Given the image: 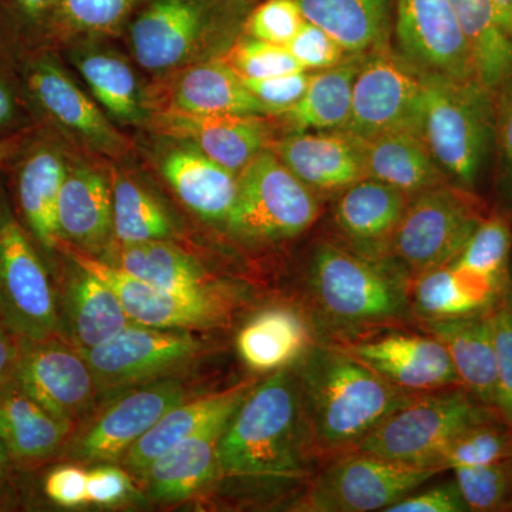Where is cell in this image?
Segmentation results:
<instances>
[{
	"instance_id": "44",
	"label": "cell",
	"mask_w": 512,
	"mask_h": 512,
	"mask_svg": "<svg viewBox=\"0 0 512 512\" xmlns=\"http://www.w3.org/2000/svg\"><path fill=\"white\" fill-rule=\"evenodd\" d=\"M495 348V412L512 427V302L508 292L490 309Z\"/></svg>"
},
{
	"instance_id": "54",
	"label": "cell",
	"mask_w": 512,
	"mask_h": 512,
	"mask_svg": "<svg viewBox=\"0 0 512 512\" xmlns=\"http://www.w3.org/2000/svg\"><path fill=\"white\" fill-rule=\"evenodd\" d=\"M491 5L505 32L512 37V0H491Z\"/></svg>"
},
{
	"instance_id": "4",
	"label": "cell",
	"mask_w": 512,
	"mask_h": 512,
	"mask_svg": "<svg viewBox=\"0 0 512 512\" xmlns=\"http://www.w3.org/2000/svg\"><path fill=\"white\" fill-rule=\"evenodd\" d=\"M420 128L441 170L471 187L494 136L491 94L477 80L423 73Z\"/></svg>"
},
{
	"instance_id": "40",
	"label": "cell",
	"mask_w": 512,
	"mask_h": 512,
	"mask_svg": "<svg viewBox=\"0 0 512 512\" xmlns=\"http://www.w3.org/2000/svg\"><path fill=\"white\" fill-rule=\"evenodd\" d=\"M512 458V427L500 417L484 421L457 437L439 461L441 471L481 466Z\"/></svg>"
},
{
	"instance_id": "23",
	"label": "cell",
	"mask_w": 512,
	"mask_h": 512,
	"mask_svg": "<svg viewBox=\"0 0 512 512\" xmlns=\"http://www.w3.org/2000/svg\"><path fill=\"white\" fill-rule=\"evenodd\" d=\"M59 239L83 251L100 252L113 239V192L90 168L67 170L57 201Z\"/></svg>"
},
{
	"instance_id": "56",
	"label": "cell",
	"mask_w": 512,
	"mask_h": 512,
	"mask_svg": "<svg viewBox=\"0 0 512 512\" xmlns=\"http://www.w3.org/2000/svg\"><path fill=\"white\" fill-rule=\"evenodd\" d=\"M13 109H15V106H13L12 94L0 83V124L10 120Z\"/></svg>"
},
{
	"instance_id": "15",
	"label": "cell",
	"mask_w": 512,
	"mask_h": 512,
	"mask_svg": "<svg viewBox=\"0 0 512 512\" xmlns=\"http://www.w3.org/2000/svg\"><path fill=\"white\" fill-rule=\"evenodd\" d=\"M396 35L404 59L420 73L476 80L453 0H399Z\"/></svg>"
},
{
	"instance_id": "39",
	"label": "cell",
	"mask_w": 512,
	"mask_h": 512,
	"mask_svg": "<svg viewBox=\"0 0 512 512\" xmlns=\"http://www.w3.org/2000/svg\"><path fill=\"white\" fill-rule=\"evenodd\" d=\"M409 299L421 320L458 318L483 313L464 291L451 265L417 275Z\"/></svg>"
},
{
	"instance_id": "21",
	"label": "cell",
	"mask_w": 512,
	"mask_h": 512,
	"mask_svg": "<svg viewBox=\"0 0 512 512\" xmlns=\"http://www.w3.org/2000/svg\"><path fill=\"white\" fill-rule=\"evenodd\" d=\"M409 195L392 185L363 178L343 190L335 208V221L356 252L379 259L392 244Z\"/></svg>"
},
{
	"instance_id": "10",
	"label": "cell",
	"mask_w": 512,
	"mask_h": 512,
	"mask_svg": "<svg viewBox=\"0 0 512 512\" xmlns=\"http://www.w3.org/2000/svg\"><path fill=\"white\" fill-rule=\"evenodd\" d=\"M0 323L16 338L42 340L62 335L45 266L9 212L0 217Z\"/></svg>"
},
{
	"instance_id": "50",
	"label": "cell",
	"mask_w": 512,
	"mask_h": 512,
	"mask_svg": "<svg viewBox=\"0 0 512 512\" xmlns=\"http://www.w3.org/2000/svg\"><path fill=\"white\" fill-rule=\"evenodd\" d=\"M456 481L427 488L421 493L406 495L402 500L387 508L386 512H466Z\"/></svg>"
},
{
	"instance_id": "34",
	"label": "cell",
	"mask_w": 512,
	"mask_h": 512,
	"mask_svg": "<svg viewBox=\"0 0 512 512\" xmlns=\"http://www.w3.org/2000/svg\"><path fill=\"white\" fill-rule=\"evenodd\" d=\"M303 18L328 32L346 53L359 55L382 45L389 0H296Z\"/></svg>"
},
{
	"instance_id": "33",
	"label": "cell",
	"mask_w": 512,
	"mask_h": 512,
	"mask_svg": "<svg viewBox=\"0 0 512 512\" xmlns=\"http://www.w3.org/2000/svg\"><path fill=\"white\" fill-rule=\"evenodd\" d=\"M170 106L192 113L268 114L244 80L221 60L185 70L175 80Z\"/></svg>"
},
{
	"instance_id": "42",
	"label": "cell",
	"mask_w": 512,
	"mask_h": 512,
	"mask_svg": "<svg viewBox=\"0 0 512 512\" xmlns=\"http://www.w3.org/2000/svg\"><path fill=\"white\" fill-rule=\"evenodd\" d=\"M512 458L481 466L454 468V481L468 511H494L511 498Z\"/></svg>"
},
{
	"instance_id": "7",
	"label": "cell",
	"mask_w": 512,
	"mask_h": 512,
	"mask_svg": "<svg viewBox=\"0 0 512 512\" xmlns=\"http://www.w3.org/2000/svg\"><path fill=\"white\" fill-rule=\"evenodd\" d=\"M441 473L360 451H348L313 480L301 510L313 512L386 511Z\"/></svg>"
},
{
	"instance_id": "55",
	"label": "cell",
	"mask_w": 512,
	"mask_h": 512,
	"mask_svg": "<svg viewBox=\"0 0 512 512\" xmlns=\"http://www.w3.org/2000/svg\"><path fill=\"white\" fill-rule=\"evenodd\" d=\"M22 143V134H16V136L2 138V140H0V165H3L5 161H8L10 157L15 156V154L18 153Z\"/></svg>"
},
{
	"instance_id": "43",
	"label": "cell",
	"mask_w": 512,
	"mask_h": 512,
	"mask_svg": "<svg viewBox=\"0 0 512 512\" xmlns=\"http://www.w3.org/2000/svg\"><path fill=\"white\" fill-rule=\"evenodd\" d=\"M224 62L244 80L269 79L282 74L305 72L288 47L254 37L242 40L232 47Z\"/></svg>"
},
{
	"instance_id": "37",
	"label": "cell",
	"mask_w": 512,
	"mask_h": 512,
	"mask_svg": "<svg viewBox=\"0 0 512 512\" xmlns=\"http://www.w3.org/2000/svg\"><path fill=\"white\" fill-rule=\"evenodd\" d=\"M113 238L117 244L167 239L173 224L164 208L140 185L126 177L114 181Z\"/></svg>"
},
{
	"instance_id": "52",
	"label": "cell",
	"mask_w": 512,
	"mask_h": 512,
	"mask_svg": "<svg viewBox=\"0 0 512 512\" xmlns=\"http://www.w3.org/2000/svg\"><path fill=\"white\" fill-rule=\"evenodd\" d=\"M500 113H498V140L503 153L505 168L512 177V80L500 92Z\"/></svg>"
},
{
	"instance_id": "49",
	"label": "cell",
	"mask_w": 512,
	"mask_h": 512,
	"mask_svg": "<svg viewBox=\"0 0 512 512\" xmlns=\"http://www.w3.org/2000/svg\"><path fill=\"white\" fill-rule=\"evenodd\" d=\"M87 473L82 467H57L47 474L45 494L52 503L64 508L82 507L89 504L87 498Z\"/></svg>"
},
{
	"instance_id": "60",
	"label": "cell",
	"mask_w": 512,
	"mask_h": 512,
	"mask_svg": "<svg viewBox=\"0 0 512 512\" xmlns=\"http://www.w3.org/2000/svg\"><path fill=\"white\" fill-rule=\"evenodd\" d=\"M511 471H512V467H511ZM511 498H512V485H511Z\"/></svg>"
},
{
	"instance_id": "18",
	"label": "cell",
	"mask_w": 512,
	"mask_h": 512,
	"mask_svg": "<svg viewBox=\"0 0 512 512\" xmlns=\"http://www.w3.org/2000/svg\"><path fill=\"white\" fill-rule=\"evenodd\" d=\"M272 151L312 190H345L366 178L362 144L345 130L299 131Z\"/></svg>"
},
{
	"instance_id": "29",
	"label": "cell",
	"mask_w": 512,
	"mask_h": 512,
	"mask_svg": "<svg viewBox=\"0 0 512 512\" xmlns=\"http://www.w3.org/2000/svg\"><path fill=\"white\" fill-rule=\"evenodd\" d=\"M165 180L181 201L208 221H227L238 191V174L198 148H180L163 161Z\"/></svg>"
},
{
	"instance_id": "25",
	"label": "cell",
	"mask_w": 512,
	"mask_h": 512,
	"mask_svg": "<svg viewBox=\"0 0 512 512\" xmlns=\"http://www.w3.org/2000/svg\"><path fill=\"white\" fill-rule=\"evenodd\" d=\"M29 84L43 109L63 127L107 153L126 150V138L56 64L36 63L30 72Z\"/></svg>"
},
{
	"instance_id": "13",
	"label": "cell",
	"mask_w": 512,
	"mask_h": 512,
	"mask_svg": "<svg viewBox=\"0 0 512 512\" xmlns=\"http://www.w3.org/2000/svg\"><path fill=\"white\" fill-rule=\"evenodd\" d=\"M421 97L423 73L397 57L373 53L356 74L345 131L359 140L396 130L421 136Z\"/></svg>"
},
{
	"instance_id": "58",
	"label": "cell",
	"mask_w": 512,
	"mask_h": 512,
	"mask_svg": "<svg viewBox=\"0 0 512 512\" xmlns=\"http://www.w3.org/2000/svg\"><path fill=\"white\" fill-rule=\"evenodd\" d=\"M12 463L13 461L12 458H10L8 448H6L2 439H0V481L8 474L10 464Z\"/></svg>"
},
{
	"instance_id": "22",
	"label": "cell",
	"mask_w": 512,
	"mask_h": 512,
	"mask_svg": "<svg viewBox=\"0 0 512 512\" xmlns=\"http://www.w3.org/2000/svg\"><path fill=\"white\" fill-rule=\"evenodd\" d=\"M76 426L36 402L13 377L0 386V439L13 463L33 466L66 447Z\"/></svg>"
},
{
	"instance_id": "48",
	"label": "cell",
	"mask_w": 512,
	"mask_h": 512,
	"mask_svg": "<svg viewBox=\"0 0 512 512\" xmlns=\"http://www.w3.org/2000/svg\"><path fill=\"white\" fill-rule=\"evenodd\" d=\"M133 0H60L63 15L80 29L113 28L130 9Z\"/></svg>"
},
{
	"instance_id": "51",
	"label": "cell",
	"mask_w": 512,
	"mask_h": 512,
	"mask_svg": "<svg viewBox=\"0 0 512 512\" xmlns=\"http://www.w3.org/2000/svg\"><path fill=\"white\" fill-rule=\"evenodd\" d=\"M133 491L126 470L113 466H99L87 473L89 504L113 507L127 500Z\"/></svg>"
},
{
	"instance_id": "19",
	"label": "cell",
	"mask_w": 512,
	"mask_h": 512,
	"mask_svg": "<svg viewBox=\"0 0 512 512\" xmlns=\"http://www.w3.org/2000/svg\"><path fill=\"white\" fill-rule=\"evenodd\" d=\"M255 384L242 382L221 393L191 397L168 410L121 458L127 473L143 477L153 461L175 444L211 424L231 420Z\"/></svg>"
},
{
	"instance_id": "59",
	"label": "cell",
	"mask_w": 512,
	"mask_h": 512,
	"mask_svg": "<svg viewBox=\"0 0 512 512\" xmlns=\"http://www.w3.org/2000/svg\"><path fill=\"white\" fill-rule=\"evenodd\" d=\"M510 289L511 293H508V295H510V299H511V302H512V282H511V288H508Z\"/></svg>"
},
{
	"instance_id": "6",
	"label": "cell",
	"mask_w": 512,
	"mask_h": 512,
	"mask_svg": "<svg viewBox=\"0 0 512 512\" xmlns=\"http://www.w3.org/2000/svg\"><path fill=\"white\" fill-rule=\"evenodd\" d=\"M319 214L315 192L272 150L258 154L238 173V191L227 218L235 237L272 242L298 237Z\"/></svg>"
},
{
	"instance_id": "53",
	"label": "cell",
	"mask_w": 512,
	"mask_h": 512,
	"mask_svg": "<svg viewBox=\"0 0 512 512\" xmlns=\"http://www.w3.org/2000/svg\"><path fill=\"white\" fill-rule=\"evenodd\" d=\"M18 357V338L0 323V386L8 382Z\"/></svg>"
},
{
	"instance_id": "32",
	"label": "cell",
	"mask_w": 512,
	"mask_h": 512,
	"mask_svg": "<svg viewBox=\"0 0 512 512\" xmlns=\"http://www.w3.org/2000/svg\"><path fill=\"white\" fill-rule=\"evenodd\" d=\"M476 80L488 93H500L512 80V37L505 32L491 0H453Z\"/></svg>"
},
{
	"instance_id": "28",
	"label": "cell",
	"mask_w": 512,
	"mask_h": 512,
	"mask_svg": "<svg viewBox=\"0 0 512 512\" xmlns=\"http://www.w3.org/2000/svg\"><path fill=\"white\" fill-rule=\"evenodd\" d=\"M360 144L366 178L392 185L407 195L439 187L443 181V170L419 133L387 131L360 140Z\"/></svg>"
},
{
	"instance_id": "12",
	"label": "cell",
	"mask_w": 512,
	"mask_h": 512,
	"mask_svg": "<svg viewBox=\"0 0 512 512\" xmlns=\"http://www.w3.org/2000/svg\"><path fill=\"white\" fill-rule=\"evenodd\" d=\"M12 377L37 403L74 426L92 410L100 394L80 350L59 336L42 340L18 338Z\"/></svg>"
},
{
	"instance_id": "20",
	"label": "cell",
	"mask_w": 512,
	"mask_h": 512,
	"mask_svg": "<svg viewBox=\"0 0 512 512\" xmlns=\"http://www.w3.org/2000/svg\"><path fill=\"white\" fill-rule=\"evenodd\" d=\"M204 30V10L194 0H157L131 26L137 62L148 70L173 69L191 55Z\"/></svg>"
},
{
	"instance_id": "1",
	"label": "cell",
	"mask_w": 512,
	"mask_h": 512,
	"mask_svg": "<svg viewBox=\"0 0 512 512\" xmlns=\"http://www.w3.org/2000/svg\"><path fill=\"white\" fill-rule=\"evenodd\" d=\"M306 440L312 457L348 453L417 394L407 393L339 348L313 349L298 365Z\"/></svg>"
},
{
	"instance_id": "30",
	"label": "cell",
	"mask_w": 512,
	"mask_h": 512,
	"mask_svg": "<svg viewBox=\"0 0 512 512\" xmlns=\"http://www.w3.org/2000/svg\"><path fill=\"white\" fill-rule=\"evenodd\" d=\"M103 261L157 288L185 295H212L210 276L192 256L165 241L110 245Z\"/></svg>"
},
{
	"instance_id": "47",
	"label": "cell",
	"mask_w": 512,
	"mask_h": 512,
	"mask_svg": "<svg viewBox=\"0 0 512 512\" xmlns=\"http://www.w3.org/2000/svg\"><path fill=\"white\" fill-rule=\"evenodd\" d=\"M311 73L298 72L269 77V79L244 80L249 92L265 107L268 114L285 113L295 106L306 89H308Z\"/></svg>"
},
{
	"instance_id": "9",
	"label": "cell",
	"mask_w": 512,
	"mask_h": 512,
	"mask_svg": "<svg viewBox=\"0 0 512 512\" xmlns=\"http://www.w3.org/2000/svg\"><path fill=\"white\" fill-rule=\"evenodd\" d=\"M483 221L464 192L434 187L407 205L390 251L400 264L420 275L456 261L474 229Z\"/></svg>"
},
{
	"instance_id": "17",
	"label": "cell",
	"mask_w": 512,
	"mask_h": 512,
	"mask_svg": "<svg viewBox=\"0 0 512 512\" xmlns=\"http://www.w3.org/2000/svg\"><path fill=\"white\" fill-rule=\"evenodd\" d=\"M339 349L407 393L461 386L446 348L431 335H389Z\"/></svg>"
},
{
	"instance_id": "46",
	"label": "cell",
	"mask_w": 512,
	"mask_h": 512,
	"mask_svg": "<svg viewBox=\"0 0 512 512\" xmlns=\"http://www.w3.org/2000/svg\"><path fill=\"white\" fill-rule=\"evenodd\" d=\"M286 47L305 70H326L338 66L346 53L328 32L308 20Z\"/></svg>"
},
{
	"instance_id": "24",
	"label": "cell",
	"mask_w": 512,
	"mask_h": 512,
	"mask_svg": "<svg viewBox=\"0 0 512 512\" xmlns=\"http://www.w3.org/2000/svg\"><path fill=\"white\" fill-rule=\"evenodd\" d=\"M423 322L429 335L446 348L461 387L494 409L497 373L490 311Z\"/></svg>"
},
{
	"instance_id": "2",
	"label": "cell",
	"mask_w": 512,
	"mask_h": 512,
	"mask_svg": "<svg viewBox=\"0 0 512 512\" xmlns=\"http://www.w3.org/2000/svg\"><path fill=\"white\" fill-rule=\"evenodd\" d=\"M298 366L255 384L218 443V474L252 480H298L308 473Z\"/></svg>"
},
{
	"instance_id": "57",
	"label": "cell",
	"mask_w": 512,
	"mask_h": 512,
	"mask_svg": "<svg viewBox=\"0 0 512 512\" xmlns=\"http://www.w3.org/2000/svg\"><path fill=\"white\" fill-rule=\"evenodd\" d=\"M20 8L23 12L28 13L29 16H37L45 12L53 0H18Z\"/></svg>"
},
{
	"instance_id": "41",
	"label": "cell",
	"mask_w": 512,
	"mask_h": 512,
	"mask_svg": "<svg viewBox=\"0 0 512 512\" xmlns=\"http://www.w3.org/2000/svg\"><path fill=\"white\" fill-rule=\"evenodd\" d=\"M511 251V229L501 217L483 220L474 229L454 264L466 266L507 282V265Z\"/></svg>"
},
{
	"instance_id": "36",
	"label": "cell",
	"mask_w": 512,
	"mask_h": 512,
	"mask_svg": "<svg viewBox=\"0 0 512 512\" xmlns=\"http://www.w3.org/2000/svg\"><path fill=\"white\" fill-rule=\"evenodd\" d=\"M67 168L56 151L40 148L26 158L19 173V201L23 215L43 247L57 248V201Z\"/></svg>"
},
{
	"instance_id": "45",
	"label": "cell",
	"mask_w": 512,
	"mask_h": 512,
	"mask_svg": "<svg viewBox=\"0 0 512 512\" xmlns=\"http://www.w3.org/2000/svg\"><path fill=\"white\" fill-rule=\"evenodd\" d=\"M305 22L296 0H266L252 12L247 32L254 39L286 46Z\"/></svg>"
},
{
	"instance_id": "14",
	"label": "cell",
	"mask_w": 512,
	"mask_h": 512,
	"mask_svg": "<svg viewBox=\"0 0 512 512\" xmlns=\"http://www.w3.org/2000/svg\"><path fill=\"white\" fill-rule=\"evenodd\" d=\"M57 248H62L73 264L103 279L117 293L128 318L136 325L157 329H207L217 326L227 313V305L218 293L185 295L157 288L63 239H59Z\"/></svg>"
},
{
	"instance_id": "5",
	"label": "cell",
	"mask_w": 512,
	"mask_h": 512,
	"mask_svg": "<svg viewBox=\"0 0 512 512\" xmlns=\"http://www.w3.org/2000/svg\"><path fill=\"white\" fill-rule=\"evenodd\" d=\"M309 285L320 311L340 325H382L409 311V292L394 269L329 242L313 252Z\"/></svg>"
},
{
	"instance_id": "16",
	"label": "cell",
	"mask_w": 512,
	"mask_h": 512,
	"mask_svg": "<svg viewBox=\"0 0 512 512\" xmlns=\"http://www.w3.org/2000/svg\"><path fill=\"white\" fill-rule=\"evenodd\" d=\"M158 133L190 141L205 156L238 174L268 144L261 114L192 113L167 106L153 116Z\"/></svg>"
},
{
	"instance_id": "35",
	"label": "cell",
	"mask_w": 512,
	"mask_h": 512,
	"mask_svg": "<svg viewBox=\"0 0 512 512\" xmlns=\"http://www.w3.org/2000/svg\"><path fill=\"white\" fill-rule=\"evenodd\" d=\"M359 67L356 62L340 63L313 73L301 100L279 116L286 117L299 131L345 130Z\"/></svg>"
},
{
	"instance_id": "8",
	"label": "cell",
	"mask_w": 512,
	"mask_h": 512,
	"mask_svg": "<svg viewBox=\"0 0 512 512\" xmlns=\"http://www.w3.org/2000/svg\"><path fill=\"white\" fill-rule=\"evenodd\" d=\"M195 396L184 380L170 376L121 390L80 433L72 434L67 457L82 464L121 460L168 410Z\"/></svg>"
},
{
	"instance_id": "27",
	"label": "cell",
	"mask_w": 512,
	"mask_h": 512,
	"mask_svg": "<svg viewBox=\"0 0 512 512\" xmlns=\"http://www.w3.org/2000/svg\"><path fill=\"white\" fill-rule=\"evenodd\" d=\"M228 423L211 424L154 460L141 477L148 495L161 503H177L214 480L218 443Z\"/></svg>"
},
{
	"instance_id": "26",
	"label": "cell",
	"mask_w": 512,
	"mask_h": 512,
	"mask_svg": "<svg viewBox=\"0 0 512 512\" xmlns=\"http://www.w3.org/2000/svg\"><path fill=\"white\" fill-rule=\"evenodd\" d=\"M72 278L64 288L60 325L74 348L93 349L131 325L117 293L103 279L74 264Z\"/></svg>"
},
{
	"instance_id": "38",
	"label": "cell",
	"mask_w": 512,
	"mask_h": 512,
	"mask_svg": "<svg viewBox=\"0 0 512 512\" xmlns=\"http://www.w3.org/2000/svg\"><path fill=\"white\" fill-rule=\"evenodd\" d=\"M77 66L104 109L117 119H137V80L126 62L109 53H89L77 60Z\"/></svg>"
},
{
	"instance_id": "11",
	"label": "cell",
	"mask_w": 512,
	"mask_h": 512,
	"mask_svg": "<svg viewBox=\"0 0 512 512\" xmlns=\"http://www.w3.org/2000/svg\"><path fill=\"white\" fill-rule=\"evenodd\" d=\"M202 343L185 329H157L131 323L114 338L93 349L80 350L101 393L170 376L200 355Z\"/></svg>"
},
{
	"instance_id": "31",
	"label": "cell",
	"mask_w": 512,
	"mask_h": 512,
	"mask_svg": "<svg viewBox=\"0 0 512 512\" xmlns=\"http://www.w3.org/2000/svg\"><path fill=\"white\" fill-rule=\"evenodd\" d=\"M309 339L308 326L299 313L288 308H269L239 330L237 349L249 369L276 372L305 355Z\"/></svg>"
},
{
	"instance_id": "3",
	"label": "cell",
	"mask_w": 512,
	"mask_h": 512,
	"mask_svg": "<svg viewBox=\"0 0 512 512\" xmlns=\"http://www.w3.org/2000/svg\"><path fill=\"white\" fill-rule=\"evenodd\" d=\"M497 417L461 386L421 393L384 417L350 451L440 470L441 456L460 434Z\"/></svg>"
}]
</instances>
